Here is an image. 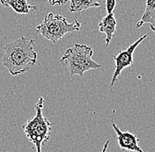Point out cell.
Masks as SVG:
<instances>
[{
  "label": "cell",
  "mask_w": 155,
  "mask_h": 152,
  "mask_svg": "<svg viewBox=\"0 0 155 152\" xmlns=\"http://www.w3.org/2000/svg\"><path fill=\"white\" fill-rule=\"evenodd\" d=\"M36 60L37 53L32 39L21 36L4 47L3 65L12 76L27 72L36 63Z\"/></svg>",
  "instance_id": "6da1fadb"
},
{
  "label": "cell",
  "mask_w": 155,
  "mask_h": 152,
  "mask_svg": "<svg viewBox=\"0 0 155 152\" xmlns=\"http://www.w3.org/2000/svg\"><path fill=\"white\" fill-rule=\"evenodd\" d=\"M93 48L83 44H74L69 48L60 59V63L65 67L71 76L78 75L83 76L89 70L101 69V65L93 60Z\"/></svg>",
  "instance_id": "7a4b0ae2"
},
{
  "label": "cell",
  "mask_w": 155,
  "mask_h": 152,
  "mask_svg": "<svg viewBox=\"0 0 155 152\" xmlns=\"http://www.w3.org/2000/svg\"><path fill=\"white\" fill-rule=\"evenodd\" d=\"M44 99L40 97L35 106L36 114L22 127L28 139L35 146L37 152H41L42 146L48 143L51 134L52 123L44 117L42 113Z\"/></svg>",
  "instance_id": "3957f363"
},
{
  "label": "cell",
  "mask_w": 155,
  "mask_h": 152,
  "mask_svg": "<svg viewBox=\"0 0 155 152\" xmlns=\"http://www.w3.org/2000/svg\"><path fill=\"white\" fill-rule=\"evenodd\" d=\"M81 24L74 20L69 23L66 19L61 15L48 13L45 16L43 21L36 27V31L41 36L49 40L53 43H57L66 34L73 33L80 29Z\"/></svg>",
  "instance_id": "277c9868"
},
{
  "label": "cell",
  "mask_w": 155,
  "mask_h": 152,
  "mask_svg": "<svg viewBox=\"0 0 155 152\" xmlns=\"http://www.w3.org/2000/svg\"><path fill=\"white\" fill-rule=\"evenodd\" d=\"M146 38H147V34L141 36L138 40H137L134 43H132L130 46H129V48L127 49L120 50L116 56L113 57V59L115 61L116 68H115V70H114V73H113V76H112V79H111V83H110L111 87L115 85L118 76L121 75L122 71L126 68L130 67L132 65L134 51L136 50L137 47Z\"/></svg>",
  "instance_id": "5b68a950"
},
{
  "label": "cell",
  "mask_w": 155,
  "mask_h": 152,
  "mask_svg": "<svg viewBox=\"0 0 155 152\" xmlns=\"http://www.w3.org/2000/svg\"><path fill=\"white\" fill-rule=\"evenodd\" d=\"M112 127L116 131L117 136V143L119 148L122 150L132 152H145L138 145L139 139L134 134L130 133L129 131H122L116 124L112 121Z\"/></svg>",
  "instance_id": "8992f818"
},
{
  "label": "cell",
  "mask_w": 155,
  "mask_h": 152,
  "mask_svg": "<svg viewBox=\"0 0 155 152\" xmlns=\"http://www.w3.org/2000/svg\"><path fill=\"white\" fill-rule=\"evenodd\" d=\"M116 25H117L116 19L113 12L107 13L99 23L100 32L106 34V39H105L106 45H109V43L111 42L113 35L116 33Z\"/></svg>",
  "instance_id": "52a82bcc"
},
{
  "label": "cell",
  "mask_w": 155,
  "mask_h": 152,
  "mask_svg": "<svg viewBox=\"0 0 155 152\" xmlns=\"http://www.w3.org/2000/svg\"><path fill=\"white\" fill-rule=\"evenodd\" d=\"M145 11L136 25V28H140L145 24H148L151 30L155 32V0H145Z\"/></svg>",
  "instance_id": "ba28073f"
},
{
  "label": "cell",
  "mask_w": 155,
  "mask_h": 152,
  "mask_svg": "<svg viewBox=\"0 0 155 152\" xmlns=\"http://www.w3.org/2000/svg\"><path fill=\"white\" fill-rule=\"evenodd\" d=\"M4 6H10L19 14H27L31 10H36L37 7L29 4L28 0H0Z\"/></svg>",
  "instance_id": "9c48e42d"
},
{
  "label": "cell",
  "mask_w": 155,
  "mask_h": 152,
  "mask_svg": "<svg viewBox=\"0 0 155 152\" xmlns=\"http://www.w3.org/2000/svg\"><path fill=\"white\" fill-rule=\"evenodd\" d=\"M71 5L69 6V11L71 12H81L82 11L92 8L99 7L101 4L98 0H69Z\"/></svg>",
  "instance_id": "30bf717a"
},
{
  "label": "cell",
  "mask_w": 155,
  "mask_h": 152,
  "mask_svg": "<svg viewBox=\"0 0 155 152\" xmlns=\"http://www.w3.org/2000/svg\"><path fill=\"white\" fill-rule=\"evenodd\" d=\"M116 0H106V4H105V6H106V11L107 14V13H111L113 12V11L116 7Z\"/></svg>",
  "instance_id": "8fae6325"
},
{
  "label": "cell",
  "mask_w": 155,
  "mask_h": 152,
  "mask_svg": "<svg viewBox=\"0 0 155 152\" xmlns=\"http://www.w3.org/2000/svg\"><path fill=\"white\" fill-rule=\"evenodd\" d=\"M48 1L49 3V5L51 6H54V5L62 6V5H64L69 0H48Z\"/></svg>",
  "instance_id": "7c38bea8"
},
{
  "label": "cell",
  "mask_w": 155,
  "mask_h": 152,
  "mask_svg": "<svg viewBox=\"0 0 155 152\" xmlns=\"http://www.w3.org/2000/svg\"><path fill=\"white\" fill-rule=\"evenodd\" d=\"M110 143V141L109 140H107L105 144H104V146H103V149H102V150L101 152H107V147H108V144Z\"/></svg>",
  "instance_id": "4fadbf2b"
}]
</instances>
